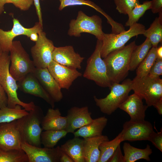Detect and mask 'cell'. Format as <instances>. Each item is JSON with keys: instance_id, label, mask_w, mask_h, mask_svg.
<instances>
[{"instance_id": "cell-21", "label": "cell", "mask_w": 162, "mask_h": 162, "mask_svg": "<svg viewBox=\"0 0 162 162\" xmlns=\"http://www.w3.org/2000/svg\"><path fill=\"white\" fill-rule=\"evenodd\" d=\"M109 140L102 135L83 138V152L85 162H98L100 151L99 146L103 142Z\"/></svg>"}, {"instance_id": "cell-46", "label": "cell", "mask_w": 162, "mask_h": 162, "mask_svg": "<svg viewBox=\"0 0 162 162\" xmlns=\"http://www.w3.org/2000/svg\"><path fill=\"white\" fill-rule=\"evenodd\" d=\"M157 54L158 58H162V46H160L157 49Z\"/></svg>"}, {"instance_id": "cell-4", "label": "cell", "mask_w": 162, "mask_h": 162, "mask_svg": "<svg viewBox=\"0 0 162 162\" xmlns=\"http://www.w3.org/2000/svg\"><path fill=\"white\" fill-rule=\"evenodd\" d=\"M110 93L104 98H98L94 96L96 105L103 113L110 115L114 112L126 99L132 90V80L128 79L121 84L112 83L109 88Z\"/></svg>"}, {"instance_id": "cell-39", "label": "cell", "mask_w": 162, "mask_h": 162, "mask_svg": "<svg viewBox=\"0 0 162 162\" xmlns=\"http://www.w3.org/2000/svg\"><path fill=\"white\" fill-rule=\"evenodd\" d=\"M108 162H124V156L122 154L120 145L117 147Z\"/></svg>"}, {"instance_id": "cell-35", "label": "cell", "mask_w": 162, "mask_h": 162, "mask_svg": "<svg viewBox=\"0 0 162 162\" xmlns=\"http://www.w3.org/2000/svg\"><path fill=\"white\" fill-rule=\"evenodd\" d=\"M116 9L119 13L128 14L136 5L140 4L139 0H114Z\"/></svg>"}, {"instance_id": "cell-18", "label": "cell", "mask_w": 162, "mask_h": 162, "mask_svg": "<svg viewBox=\"0 0 162 162\" xmlns=\"http://www.w3.org/2000/svg\"><path fill=\"white\" fill-rule=\"evenodd\" d=\"M66 117L67 125L65 130L68 133L73 134L76 130L91 123L93 120L87 106L71 108L68 111Z\"/></svg>"}, {"instance_id": "cell-28", "label": "cell", "mask_w": 162, "mask_h": 162, "mask_svg": "<svg viewBox=\"0 0 162 162\" xmlns=\"http://www.w3.org/2000/svg\"><path fill=\"white\" fill-rule=\"evenodd\" d=\"M162 19L156 17L149 28L145 30L143 34L151 42L152 47L157 48L162 40Z\"/></svg>"}, {"instance_id": "cell-11", "label": "cell", "mask_w": 162, "mask_h": 162, "mask_svg": "<svg viewBox=\"0 0 162 162\" xmlns=\"http://www.w3.org/2000/svg\"><path fill=\"white\" fill-rule=\"evenodd\" d=\"M13 22V27L10 30L5 31L0 28V47L3 52H9L13 40L17 36L23 35L29 38L32 33L38 34L43 31V26L38 22L29 28L23 26L17 18H14Z\"/></svg>"}, {"instance_id": "cell-24", "label": "cell", "mask_w": 162, "mask_h": 162, "mask_svg": "<svg viewBox=\"0 0 162 162\" xmlns=\"http://www.w3.org/2000/svg\"><path fill=\"white\" fill-rule=\"evenodd\" d=\"M83 139L79 137L69 139L60 147L61 150L69 156L74 162H85L83 155Z\"/></svg>"}, {"instance_id": "cell-19", "label": "cell", "mask_w": 162, "mask_h": 162, "mask_svg": "<svg viewBox=\"0 0 162 162\" xmlns=\"http://www.w3.org/2000/svg\"><path fill=\"white\" fill-rule=\"evenodd\" d=\"M42 86L55 102L61 101L63 95L61 88L47 68H36L33 72Z\"/></svg>"}, {"instance_id": "cell-40", "label": "cell", "mask_w": 162, "mask_h": 162, "mask_svg": "<svg viewBox=\"0 0 162 162\" xmlns=\"http://www.w3.org/2000/svg\"><path fill=\"white\" fill-rule=\"evenodd\" d=\"M150 9L153 14H157L162 12V0L151 1Z\"/></svg>"}, {"instance_id": "cell-20", "label": "cell", "mask_w": 162, "mask_h": 162, "mask_svg": "<svg viewBox=\"0 0 162 162\" xmlns=\"http://www.w3.org/2000/svg\"><path fill=\"white\" fill-rule=\"evenodd\" d=\"M148 107L143 104L142 99L134 93L128 96L118 108L129 115L130 121L137 122L145 120V112Z\"/></svg>"}, {"instance_id": "cell-30", "label": "cell", "mask_w": 162, "mask_h": 162, "mask_svg": "<svg viewBox=\"0 0 162 162\" xmlns=\"http://www.w3.org/2000/svg\"><path fill=\"white\" fill-rule=\"evenodd\" d=\"M67 134L65 130H45L41 134V143L45 147L54 148L58 141Z\"/></svg>"}, {"instance_id": "cell-31", "label": "cell", "mask_w": 162, "mask_h": 162, "mask_svg": "<svg viewBox=\"0 0 162 162\" xmlns=\"http://www.w3.org/2000/svg\"><path fill=\"white\" fill-rule=\"evenodd\" d=\"M157 48L152 47L149 50L146 56L137 67L136 76L142 77L148 75L157 57Z\"/></svg>"}, {"instance_id": "cell-15", "label": "cell", "mask_w": 162, "mask_h": 162, "mask_svg": "<svg viewBox=\"0 0 162 162\" xmlns=\"http://www.w3.org/2000/svg\"><path fill=\"white\" fill-rule=\"evenodd\" d=\"M47 68L61 88L69 89L73 82L82 76L76 69L61 65L53 60Z\"/></svg>"}, {"instance_id": "cell-36", "label": "cell", "mask_w": 162, "mask_h": 162, "mask_svg": "<svg viewBox=\"0 0 162 162\" xmlns=\"http://www.w3.org/2000/svg\"><path fill=\"white\" fill-rule=\"evenodd\" d=\"M6 4H12L23 11L28 10L34 4L33 0H6Z\"/></svg>"}, {"instance_id": "cell-33", "label": "cell", "mask_w": 162, "mask_h": 162, "mask_svg": "<svg viewBox=\"0 0 162 162\" xmlns=\"http://www.w3.org/2000/svg\"><path fill=\"white\" fill-rule=\"evenodd\" d=\"M151 1H146L136 6L128 14V19L125 26L130 27L136 23L146 11L151 8Z\"/></svg>"}, {"instance_id": "cell-27", "label": "cell", "mask_w": 162, "mask_h": 162, "mask_svg": "<svg viewBox=\"0 0 162 162\" xmlns=\"http://www.w3.org/2000/svg\"><path fill=\"white\" fill-rule=\"evenodd\" d=\"M123 142L121 132L112 140L105 141L99 146L100 151L99 159L98 162H107L112 156L118 146Z\"/></svg>"}, {"instance_id": "cell-6", "label": "cell", "mask_w": 162, "mask_h": 162, "mask_svg": "<svg viewBox=\"0 0 162 162\" xmlns=\"http://www.w3.org/2000/svg\"><path fill=\"white\" fill-rule=\"evenodd\" d=\"M132 90L145 100L148 107L154 106L162 98V79L148 75L142 77L136 76L132 80Z\"/></svg>"}, {"instance_id": "cell-25", "label": "cell", "mask_w": 162, "mask_h": 162, "mask_svg": "<svg viewBox=\"0 0 162 162\" xmlns=\"http://www.w3.org/2000/svg\"><path fill=\"white\" fill-rule=\"evenodd\" d=\"M123 148L124 162H134L141 159L148 161L151 160L149 156L152 153V151L148 144L144 149H140L131 146L129 143L125 142Z\"/></svg>"}, {"instance_id": "cell-16", "label": "cell", "mask_w": 162, "mask_h": 162, "mask_svg": "<svg viewBox=\"0 0 162 162\" xmlns=\"http://www.w3.org/2000/svg\"><path fill=\"white\" fill-rule=\"evenodd\" d=\"M20 90L25 93L41 98L50 104L55 107V102L42 86L33 73L28 74L18 81Z\"/></svg>"}, {"instance_id": "cell-37", "label": "cell", "mask_w": 162, "mask_h": 162, "mask_svg": "<svg viewBox=\"0 0 162 162\" xmlns=\"http://www.w3.org/2000/svg\"><path fill=\"white\" fill-rule=\"evenodd\" d=\"M162 74V58H157L148 75L152 78H157Z\"/></svg>"}, {"instance_id": "cell-8", "label": "cell", "mask_w": 162, "mask_h": 162, "mask_svg": "<svg viewBox=\"0 0 162 162\" xmlns=\"http://www.w3.org/2000/svg\"><path fill=\"white\" fill-rule=\"evenodd\" d=\"M102 45V40L97 39L94 50L87 60L83 76L100 86L110 88L112 83L108 78L105 63L101 57Z\"/></svg>"}, {"instance_id": "cell-41", "label": "cell", "mask_w": 162, "mask_h": 162, "mask_svg": "<svg viewBox=\"0 0 162 162\" xmlns=\"http://www.w3.org/2000/svg\"><path fill=\"white\" fill-rule=\"evenodd\" d=\"M8 97L5 92L0 84V109L7 106Z\"/></svg>"}, {"instance_id": "cell-9", "label": "cell", "mask_w": 162, "mask_h": 162, "mask_svg": "<svg viewBox=\"0 0 162 162\" xmlns=\"http://www.w3.org/2000/svg\"><path fill=\"white\" fill-rule=\"evenodd\" d=\"M145 30L144 25L136 23L130 26L128 30L119 34L104 33L102 40L101 57L104 58L111 52L123 47L130 38L143 34Z\"/></svg>"}, {"instance_id": "cell-23", "label": "cell", "mask_w": 162, "mask_h": 162, "mask_svg": "<svg viewBox=\"0 0 162 162\" xmlns=\"http://www.w3.org/2000/svg\"><path fill=\"white\" fill-rule=\"evenodd\" d=\"M107 119L105 116L93 119L91 123L79 128L73 134L74 137H81L83 138L100 136L106 126Z\"/></svg>"}, {"instance_id": "cell-34", "label": "cell", "mask_w": 162, "mask_h": 162, "mask_svg": "<svg viewBox=\"0 0 162 162\" xmlns=\"http://www.w3.org/2000/svg\"><path fill=\"white\" fill-rule=\"evenodd\" d=\"M60 2L58 9L61 11L65 8L70 6L87 5L94 8L101 13L105 17L107 14L98 6L93 2L89 0H59Z\"/></svg>"}, {"instance_id": "cell-13", "label": "cell", "mask_w": 162, "mask_h": 162, "mask_svg": "<svg viewBox=\"0 0 162 162\" xmlns=\"http://www.w3.org/2000/svg\"><path fill=\"white\" fill-rule=\"evenodd\" d=\"M22 149L27 155L28 162H59L61 149L56 148H41L23 142Z\"/></svg>"}, {"instance_id": "cell-14", "label": "cell", "mask_w": 162, "mask_h": 162, "mask_svg": "<svg viewBox=\"0 0 162 162\" xmlns=\"http://www.w3.org/2000/svg\"><path fill=\"white\" fill-rule=\"evenodd\" d=\"M22 142L16 120L0 124V149L21 150Z\"/></svg>"}, {"instance_id": "cell-38", "label": "cell", "mask_w": 162, "mask_h": 162, "mask_svg": "<svg viewBox=\"0 0 162 162\" xmlns=\"http://www.w3.org/2000/svg\"><path fill=\"white\" fill-rule=\"evenodd\" d=\"M154 146L162 152V132L156 133L154 131L151 134L148 140Z\"/></svg>"}, {"instance_id": "cell-12", "label": "cell", "mask_w": 162, "mask_h": 162, "mask_svg": "<svg viewBox=\"0 0 162 162\" xmlns=\"http://www.w3.org/2000/svg\"><path fill=\"white\" fill-rule=\"evenodd\" d=\"M154 131L151 123L145 120L125 122L121 132L123 141L148 140Z\"/></svg>"}, {"instance_id": "cell-45", "label": "cell", "mask_w": 162, "mask_h": 162, "mask_svg": "<svg viewBox=\"0 0 162 162\" xmlns=\"http://www.w3.org/2000/svg\"><path fill=\"white\" fill-rule=\"evenodd\" d=\"M6 0H0V15L2 14L4 10V6L6 4Z\"/></svg>"}, {"instance_id": "cell-29", "label": "cell", "mask_w": 162, "mask_h": 162, "mask_svg": "<svg viewBox=\"0 0 162 162\" xmlns=\"http://www.w3.org/2000/svg\"><path fill=\"white\" fill-rule=\"evenodd\" d=\"M21 107L17 105L14 108L6 106L0 109V124L16 120L28 114L29 112Z\"/></svg>"}, {"instance_id": "cell-42", "label": "cell", "mask_w": 162, "mask_h": 162, "mask_svg": "<svg viewBox=\"0 0 162 162\" xmlns=\"http://www.w3.org/2000/svg\"><path fill=\"white\" fill-rule=\"evenodd\" d=\"M59 162H74L73 160L61 149Z\"/></svg>"}, {"instance_id": "cell-5", "label": "cell", "mask_w": 162, "mask_h": 162, "mask_svg": "<svg viewBox=\"0 0 162 162\" xmlns=\"http://www.w3.org/2000/svg\"><path fill=\"white\" fill-rule=\"evenodd\" d=\"M9 52L11 63L9 71L16 81L34 72L36 68L34 63L20 41H13Z\"/></svg>"}, {"instance_id": "cell-44", "label": "cell", "mask_w": 162, "mask_h": 162, "mask_svg": "<svg viewBox=\"0 0 162 162\" xmlns=\"http://www.w3.org/2000/svg\"><path fill=\"white\" fill-rule=\"evenodd\" d=\"M38 34L36 32H33L31 34L29 38L32 41L35 42L38 40Z\"/></svg>"}, {"instance_id": "cell-7", "label": "cell", "mask_w": 162, "mask_h": 162, "mask_svg": "<svg viewBox=\"0 0 162 162\" xmlns=\"http://www.w3.org/2000/svg\"><path fill=\"white\" fill-rule=\"evenodd\" d=\"M102 23L99 16H89L80 10L76 18L70 20L68 34L70 36L79 37L82 33H88L94 35L97 39L102 40L104 34L102 31Z\"/></svg>"}, {"instance_id": "cell-3", "label": "cell", "mask_w": 162, "mask_h": 162, "mask_svg": "<svg viewBox=\"0 0 162 162\" xmlns=\"http://www.w3.org/2000/svg\"><path fill=\"white\" fill-rule=\"evenodd\" d=\"M44 116L43 111L36 106L27 115L16 120L18 130L23 142L41 147V123Z\"/></svg>"}, {"instance_id": "cell-2", "label": "cell", "mask_w": 162, "mask_h": 162, "mask_svg": "<svg viewBox=\"0 0 162 162\" xmlns=\"http://www.w3.org/2000/svg\"><path fill=\"white\" fill-rule=\"evenodd\" d=\"M9 53L3 52L0 59V84L7 96V106L12 108L19 105L28 112L34 109L36 105L33 102L26 103L18 98L17 93L18 86L9 71L10 58Z\"/></svg>"}, {"instance_id": "cell-1", "label": "cell", "mask_w": 162, "mask_h": 162, "mask_svg": "<svg viewBox=\"0 0 162 162\" xmlns=\"http://www.w3.org/2000/svg\"><path fill=\"white\" fill-rule=\"evenodd\" d=\"M136 45L134 41L111 52L104 58L108 77L112 83H119L127 76L131 55Z\"/></svg>"}, {"instance_id": "cell-43", "label": "cell", "mask_w": 162, "mask_h": 162, "mask_svg": "<svg viewBox=\"0 0 162 162\" xmlns=\"http://www.w3.org/2000/svg\"><path fill=\"white\" fill-rule=\"evenodd\" d=\"M157 109L159 115H162V98L158 101L153 106Z\"/></svg>"}, {"instance_id": "cell-32", "label": "cell", "mask_w": 162, "mask_h": 162, "mask_svg": "<svg viewBox=\"0 0 162 162\" xmlns=\"http://www.w3.org/2000/svg\"><path fill=\"white\" fill-rule=\"evenodd\" d=\"M0 162H28L25 152L21 150L4 151L0 149Z\"/></svg>"}, {"instance_id": "cell-17", "label": "cell", "mask_w": 162, "mask_h": 162, "mask_svg": "<svg viewBox=\"0 0 162 162\" xmlns=\"http://www.w3.org/2000/svg\"><path fill=\"white\" fill-rule=\"evenodd\" d=\"M52 58L53 61L61 65L80 69L84 58L76 52L72 46L69 45L55 46L52 54Z\"/></svg>"}, {"instance_id": "cell-10", "label": "cell", "mask_w": 162, "mask_h": 162, "mask_svg": "<svg viewBox=\"0 0 162 162\" xmlns=\"http://www.w3.org/2000/svg\"><path fill=\"white\" fill-rule=\"evenodd\" d=\"M38 34V40L31 49L32 61L36 68H47L53 60L52 54L55 46L45 32L42 31Z\"/></svg>"}, {"instance_id": "cell-26", "label": "cell", "mask_w": 162, "mask_h": 162, "mask_svg": "<svg viewBox=\"0 0 162 162\" xmlns=\"http://www.w3.org/2000/svg\"><path fill=\"white\" fill-rule=\"evenodd\" d=\"M152 47V44L147 38L142 44L136 46L131 55L129 70H134L138 67L146 56Z\"/></svg>"}, {"instance_id": "cell-47", "label": "cell", "mask_w": 162, "mask_h": 162, "mask_svg": "<svg viewBox=\"0 0 162 162\" xmlns=\"http://www.w3.org/2000/svg\"><path fill=\"white\" fill-rule=\"evenodd\" d=\"M2 52H3V51H2L1 48L0 47V59L1 56V55H2Z\"/></svg>"}, {"instance_id": "cell-22", "label": "cell", "mask_w": 162, "mask_h": 162, "mask_svg": "<svg viewBox=\"0 0 162 162\" xmlns=\"http://www.w3.org/2000/svg\"><path fill=\"white\" fill-rule=\"evenodd\" d=\"M67 125L66 116H61L58 108H49L44 116L41 123L43 130H65Z\"/></svg>"}]
</instances>
